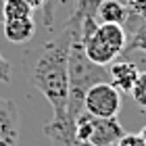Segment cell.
<instances>
[{"label": "cell", "mask_w": 146, "mask_h": 146, "mask_svg": "<svg viewBox=\"0 0 146 146\" xmlns=\"http://www.w3.org/2000/svg\"><path fill=\"white\" fill-rule=\"evenodd\" d=\"M82 27V23H79ZM79 27L75 29L69 48V61H67V71H69V98H67V115L75 121V117L84 111V96L94 84L107 82L109 71L102 65H96L90 61L84 50V42L79 36Z\"/></svg>", "instance_id": "2"}, {"label": "cell", "mask_w": 146, "mask_h": 146, "mask_svg": "<svg viewBox=\"0 0 146 146\" xmlns=\"http://www.w3.org/2000/svg\"><path fill=\"white\" fill-rule=\"evenodd\" d=\"M82 15L73 13V17L58 29V34L44 44L31 69V82L40 90L52 107V117L61 119L67 115V98H69V48L75 29L82 23Z\"/></svg>", "instance_id": "1"}, {"label": "cell", "mask_w": 146, "mask_h": 146, "mask_svg": "<svg viewBox=\"0 0 146 146\" xmlns=\"http://www.w3.org/2000/svg\"><path fill=\"white\" fill-rule=\"evenodd\" d=\"M82 42H84V50H86V54H88L90 61L107 67V65H111L125 50L127 34H125L123 25L102 21L94 27V31H92L90 36L82 38Z\"/></svg>", "instance_id": "3"}, {"label": "cell", "mask_w": 146, "mask_h": 146, "mask_svg": "<svg viewBox=\"0 0 146 146\" xmlns=\"http://www.w3.org/2000/svg\"><path fill=\"white\" fill-rule=\"evenodd\" d=\"M129 94L134 96V102L138 104V109L146 111V71H140V75H138Z\"/></svg>", "instance_id": "13"}, {"label": "cell", "mask_w": 146, "mask_h": 146, "mask_svg": "<svg viewBox=\"0 0 146 146\" xmlns=\"http://www.w3.org/2000/svg\"><path fill=\"white\" fill-rule=\"evenodd\" d=\"M4 38L13 44H25L29 42L36 34V21L31 17H23V19H9L4 21Z\"/></svg>", "instance_id": "8"}, {"label": "cell", "mask_w": 146, "mask_h": 146, "mask_svg": "<svg viewBox=\"0 0 146 146\" xmlns=\"http://www.w3.org/2000/svg\"><path fill=\"white\" fill-rule=\"evenodd\" d=\"M102 0H75L77 9L75 13H79L82 17H96V11L100 6Z\"/></svg>", "instance_id": "14"}, {"label": "cell", "mask_w": 146, "mask_h": 146, "mask_svg": "<svg viewBox=\"0 0 146 146\" xmlns=\"http://www.w3.org/2000/svg\"><path fill=\"white\" fill-rule=\"evenodd\" d=\"M0 146H17V142H11V140H6V138L0 136Z\"/></svg>", "instance_id": "19"}, {"label": "cell", "mask_w": 146, "mask_h": 146, "mask_svg": "<svg viewBox=\"0 0 146 146\" xmlns=\"http://www.w3.org/2000/svg\"><path fill=\"white\" fill-rule=\"evenodd\" d=\"M2 2H4V0H0V17H2Z\"/></svg>", "instance_id": "21"}, {"label": "cell", "mask_w": 146, "mask_h": 146, "mask_svg": "<svg viewBox=\"0 0 146 146\" xmlns=\"http://www.w3.org/2000/svg\"><path fill=\"white\" fill-rule=\"evenodd\" d=\"M96 15L102 19L104 23H125L127 21V6L119 0H102L98 6Z\"/></svg>", "instance_id": "10"}, {"label": "cell", "mask_w": 146, "mask_h": 146, "mask_svg": "<svg viewBox=\"0 0 146 146\" xmlns=\"http://www.w3.org/2000/svg\"><path fill=\"white\" fill-rule=\"evenodd\" d=\"M125 134L117 117H94L88 142L92 146H115Z\"/></svg>", "instance_id": "6"}, {"label": "cell", "mask_w": 146, "mask_h": 146, "mask_svg": "<svg viewBox=\"0 0 146 146\" xmlns=\"http://www.w3.org/2000/svg\"><path fill=\"white\" fill-rule=\"evenodd\" d=\"M84 111L94 117H117L121 111V92L111 82H98L86 92Z\"/></svg>", "instance_id": "4"}, {"label": "cell", "mask_w": 146, "mask_h": 146, "mask_svg": "<svg viewBox=\"0 0 146 146\" xmlns=\"http://www.w3.org/2000/svg\"><path fill=\"white\" fill-rule=\"evenodd\" d=\"M0 136L11 142L19 140V115L17 107L6 98H0Z\"/></svg>", "instance_id": "9"}, {"label": "cell", "mask_w": 146, "mask_h": 146, "mask_svg": "<svg viewBox=\"0 0 146 146\" xmlns=\"http://www.w3.org/2000/svg\"><path fill=\"white\" fill-rule=\"evenodd\" d=\"M25 2H27L31 9H42V6L46 4V0H25Z\"/></svg>", "instance_id": "18"}, {"label": "cell", "mask_w": 146, "mask_h": 146, "mask_svg": "<svg viewBox=\"0 0 146 146\" xmlns=\"http://www.w3.org/2000/svg\"><path fill=\"white\" fill-rule=\"evenodd\" d=\"M115 146H146V142L140 134H123Z\"/></svg>", "instance_id": "15"}, {"label": "cell", "mask_w": 146, "mask_h": 146, "mask_svg": "<svg viewBox=\"0 0 146 146\" xmlns=\"http://www.w3.org/2000/svg\"><path fill=\"white\" fill-rule=\"evenodd\" d=\"M140 136H142V138H144V142H146V127H144V129H142V131H140Z\"/></svg>", "instance_id": "20"}, {"label": "cell", "mask_w": 146, "mask_h": 146, "mask_svg": "<svg viewBox=\"0 0 146 146\" xmlns=\"http://www.w3.org/2000/svg\"><path fill=\"white\" fill-rule=\"evenodd\" d=\"M44 134L50 140L52 146H92L90 142H84V140L77 138L75 121H73L69 115H65L61 119L52 117L50 121L44 125Z\"/></svg>", "instance_id": "5"}, {"label": "cell", "mask_w": 146, "mask_h": 146, "mask_svg": "<svg viewBox=\"0 0 146 146\" xmlns=\"http://www.w3.org/2000/svg\"><path fill=\"white\" fill-rule=\"evenodd\" d=\"M0 82H11V65L0 54Z\"/></svg>", "instance_id": "17"}, {"label": "cell", "mask_w": 146, "mask_h": 146, "mask_svg": "<svg viewBox=\"0 0 146 146\" xmlns=\"http://www.w3.org/2000/svg\"><path fill=\"white\" fill-rule=\"evenodd\" d=\"M54 9H56V0H46V4L42 6L46 27H52V23H54Z\"/></svg>", "instance_id": "16"}, {"label": "cell", "mask_w": 146, "mask_h": 146, "mask_svg": "<svg viewBox=\"0 0 146 146\" xmlns=\"http://www.w3.org/2000/svg\"><path fill=\"white\" fill-rule=\"evenodd\" d=\"M129 50H142V52H146V21H142L138 27H134L131 38H127V44H125L123 52H129Z\"/></svg>", "instance_id": "12"}, {"label": "cell", "mask_w": 146, "mask_h": 146, "mask_svg": "<svg viewBox=\"0 0 146 146\" xmlns=\"http://www.w3.org/2000/svg\"><path fill=\"white\" fill-rule=\"evenodd\" d=\"M109 75H111V84L115 86L119 92L127 94L134 88L138 75H140V69H138L136 63H129V61H121V63H113L111 69H109Z\"/></svg>", "instance_id": "7"}, {"label": "cell", "mask_w": 146, "mask_h": 146, "mask_svg": "<svg viewBox=\"0 0 146 146\" xmlns=\"http://www.w3.org/2000/svg\"><path fill=\"white\" fill-rule=\"evenodd\" d=\"M34 9L25 2V0H4L2 2V19H23V17H31Z\"/></svg>", "instance_id": "11"}]
</instances>
